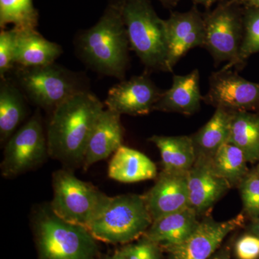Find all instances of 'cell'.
<instances>
[{
	"instance_id": "obj_33",
	"label": "cell",
	"mask_w": 259,
	"mask_h": 259,
	"mask_svg": "<svg viewBox=\"0 0 259 259\" xmlns=\"http://www.w3.org/2000/svg\"><path fill=\"white\" fill-rule=\"evenodd\" d=\"M249 233L259 237V218L251 221L249 226Z\"/></svg>"
},
{
	"instance_id": "obj_38",
	"label": "cell",
	"mask_w": 259,
	"mask_h": 259,
	"mask_svg": "<svg viewBox=\"0 0 259 259\" xmlns=\"http://www.w3.org/2000/svg\"><path fill=\"white\" fill-rule=\"evenodd\" d=\"M254 169L255 170V171L257 172V173L259 174V161H258V164H257V166H255Z\"/></svg>"
},
{
	"instance_id": "obj_36",
	"label": "cell",
	"mask_w": 259,
	"mask_h": 259,
	"mask_svg": "<svg viewBox=\"0 0 259 259\" xmlns=\"http://www.w3.org/2000/svg\"><path fill=\"white\" fill-rule=\"evenodd\" d=\"M194 4L201 5L205 8H209L211 5L214 4V3L218 1V0H192Z\"/></svg>"
},
{
	"instance_id": "obj_34",
	"label": "cell",
	"mask_w": 259,
	"mask_h": 259,
	"mask_svg": "<svg viewBox=\"0 0 259 259\" xmlns=\"http://www.w3.org/2000/svg\"><path fill=\"white\" fill-rule=\"evenodd\" d=\"M241 5L245 7H252V8H259V0H236Z\"/></svg>"
},
{
	"instance_id": "obj_32",
	"label": "cell",
	"mask_w": 259,
	"mask_h": 259,
	"mask_svg": "<svg viewBox=\"0 0 259 259\" xmlns=\"http://www.w3.org/2000/svg\"><path fill=\"white\" fill-rule=\"evenodd\" d=\"M209 259H231V251L228 247L221 248L215 252Z\"/></svg>"
},
{
	"instance_id": "obj_29",
	"label": "cell",
	"mask_w": 259,
	"mask_h": 259,
	"mask_svg": "<svg viewBox=\"0 0 259 259\" xmlns=\"http://www.w3.org/2000/svg\"><path fill=\"white\" fill-rule=\"evenodd\" d=\"M18 30L13 28L3 29L0 32V77L6 78L15 65V54Z\"/></svg>"
},
{
	"instance_id": "obj_22",
	"label": "cell",
	"mask_w": 259,
	"mask_h": 259,
	"mask_svg": "<svg viewBox=\"0 0 259 259\" xmlns=\"http://www.w3.org/2000/svg\"><path fill=\"white\" fill-rule=\"evenodd\" d=\"M161 154L163 171L187 172L196 160L195 148L191 136H155L148 139Z\"/></svg>"
},
{
	"instance_id": "obj_4",
	"label": "cell",
	"mask_w": 259,
	"mask_h": 259,
	"mask_svg": "<svg viewBox=\"0 0 259 259\" xmlns=\"http://www.w3.org/2000/svg\"><path fill=\"white\" fill-rule=\"evenodd\" d=\"M122 12L131 50L147 71L168 72L165 20L149 0H122Z\"/></svg>"
},
{
	"instance_id": "obj_15",
	"label": "cell",
	"mask_w": 259,
	"mask_h": 259,
	"mask_svg": "<svg viewBox=\"0 0 259 259\" xmlns=\"http://www.w3.org/2000/svg\"><path fill=\"white\" fill-rule=\"evenodd\" d=\"M187 172L162 171L154 185L144 194L153 221L190 207Z\"/></svg>"
},
{
	"instance_id": "obj_13",
	"label": "cell",
	"mask_w": 259,
	"mask_h": 259,
	"mask_svg": "<svg viewBox=\"0 0 259 259\" xmlns=\"http://www.w3.org/2000/svg\"><path fill=\"white\" fill-rule=\"evenodd\" d=\"M168 41V72L192 49L204 47V15L194 6L184 13H172L165 20Z\"/></svg>"
},
{
	"instance_id": "obj_16",
	"label": "cell",
	"mask_w": 259,
	"mask_h": 259,
	"mask_svg": "<svg viewBox=\"0 0 259 259\" xmlns=\"http://www.w3.org/2000/svg\"><path fill=\"white\" fill-rule=\"evenodd\" d=\"M120 117L107 108L99 116L87 147L83 170L87 171L97 162L106 159L122 146L124 128Z\"/></svg>"
},
{
	"instance_id": "obj_25",
	"label": "cell",
	"mask_w": 259,
	"mask_h": 259,
	"mask_svg": "<svg viewBox=\"0 0 259 259\" xmlns=\"http://www.w3.org/2000/svg\"><path fill=\"white\" fill-rule=\"evenodd\" d=\"M209 160L214 171L226 179L232 187L239 185L250 171L244 153L228 143L223 145Z\"/></svg>"
},
{
	"instance_id": "obj_21",
	"label": "cell",
	"mask_w": 259,
	"mask_h": 259,
	"mask_svg": "<svg viewBox=\"0 0 259 259\" xmlns=\"http://www.w3.org/2000/svg\"><path fill=\"white\" fill-rule=\"evenodd\" d=\"M27 115L26 97L15 81L0 83V143L4 146Z\"/></svg>"
},
{
	"instance_id": "obj_3",
	"label": "cell",
	"mask_w": 259,
	"mask_h": 259,
	"mask_svg": "<svg viewBox=\"0 0 259 259\" xmlns=\"http://www.w3.org/2000/svg\"><path fill=\"white\" fill-rule=\"evenodd\" d=\"M31 221L40 259H95L96 239L88 228L61 219L50 204L33 207Z\"/></svg>"
},
{
	"instance_id": "obj_20",
	"label": "cell",
	"mask_w": 259,
	"mask_h": 259,
	"mask_svg": "<svg viewBox=\"0 0 259 259\" xmlns=\"http://www.w3.org/2000/svg\"><path fill=\"white\" fill-rule=\"evenodd\" d=\"M108 177L122 183H135L158 177L157 167L144 153L122 145L110 160Z\"/></svg>"
},
{
	"instance_id": "obj_18",
	"label": "cell",
	"mask_w": 259,
	"mask_h": 259,
	"mask_svg": "<svg viewBox=\"0 0 259 259\" xmlns=\"http://www.w3.org/2000/svg\"><path fill=\"white\" fill-rule=\"evenodd\" d=\"M199 216L190 207L153 221L144 237L165 248L180 244L197 229Z\"/></svg>"
},
{
	"instance_id": "obj_31",
	"label": "cell",
	"mask_w": 259,
	"mask_h": 259,
	"mask_svg": "<svg viewBox=\"0 0 259 259\" xmlns=\"http://www.w3.org/2000/svg\"><path fill=\"white\" fill-rule=\"evenodd\" d=\"M235 250L238 259H258L259 237L250 233L243 235L237 241Z\"/></svg>"
},
{
	"instance_id": "obj_9",
	"label": "cell",
	"mask_w": 259,
	"mask_h": 259,
	"mask_svg": "<svg viewBox=\"0 0 259 259\" xmlns=\"http://www.w3.org/2000/svg\"><path fill=\"white\" fill-rule=\"evenodd\" d=\"M240 5L236 0H227L204 15V47L216 64H231L238 57L244 32Z\"/></svg>"
},
{
	"instance_id": "obj_7",
	"label": "cell",
	"mask_w": 259,
	"mask_h": 259,
	"mask_svg": "<svg viewBox=\"0 0 259 259\" xmlns=\"http://www.w3.org/2000/svg\"><path fill=\"white\" fill-rule=\"evenodd\" d=\"M52 187L54 195L49 204L56 215L88 229L110 197L66 168L53 173Z\"/></svg>"
},
{
	"instance_id": "obj_35",
	"label": "cell",
	"mask_w": 259,
	"mask_h": 259,
	"mask_svg": "<svg viewBox=\"0 0 259 259\" xmlns=\"http://www.w3.org/2000/svg\"><path fill=\"white\" fill-rule=\"evenodd\" d=\"M163 6L167 8H172L176 7L180 0H157Z\"/></svg>"
},
{
	"instance_id": "obj_10",
	"label": "cell",
	"mask_w": 259,
	"mask_h": 259,
	"mask_svg": "<svg viewBox=\"0 0 259 259\" xmlns=\"http://www.w3.org/2000/svg\"><path fill=\"white\" fill-rule=\"evenodd\" d=\"M203 101L229 111H254L259 109V83L244 79L231 69H221L209 77Z\"/></svg>"
},
{
	"instance_id": "obj_14",
	"label": "cell",
	"mask_w": 259,
	"mask_h": 259,
	"mask_svg": "<svg viewBox=\"0 0 259 259\" xmlns=\"http://www.w3.org/2000/svg\"><path fill=\"white\" fill-rule=\"evenodd\" d=\"M190 207L200 216L208 214L223 196L232 188L231 184L214 171L208 158L197 157L187 172Z\"/></svg>"
},
{
	"instance_id": "obj_12",
	"label": "cell",
	"mask_w": 259,
	"mask_h": 259,
	"mask_svg": "<svg viewBox=\"0 0 259 259\" xmlns=\"http://www.w3.org/2000/svg\"><path fill=\"white\" fill-rule=\"evenodd\" d=\"M162 93L146 73L122 80L112 87L107 93L105 105L120 115H146L153 111Z\"/></svg>"
},
{
	"instance_id": "obj_17",
	"label": "cell",
	"mask_w": 259,
	"mask_h": 259,
	"mask_svg": "<svg viewBox=\"0 0 259 259\" xmlns=\"http://www.w3.org/2000/svg\"><path fill=\"white\" fill-rule=\"evenodd\" d=\"M203 98L199 86V70L194 69L187 74L174 75L171 88L163 92L153 111L192 115L199 111Z\"/></svg>"
},
{
	"instance_id": "obj_2",
	"label": "cell",
	"mask_w": 259,
	"mask_h": 259,
	"mask_svg": "<svg viewBox=\"0 0 259 259\" xmlns=\"http://www.w3.org/2000/svg\"><path fill=\"white\" fill-rule=\"evenodd\" d=\"M122 5V0H111L97 23L76 40L78 56L88 67L121 81L128 67L131 49Z\"/></svg>"
},
{
	"instance_id": "obj_19",
	"label": "cell",
	"mask_w": 259,
	"mask_h": 259,
	"mask_svg": "<svg viewBox=\"0 0 259 259\" xmlns=\"http://www.w3.org/2000/svg\"><path fill=\"white\" fill-rule=\"evenodd\" d=\"M17 30L15 63L18 66L35 67L54 64L62 54L59 44L47 40L36 29Z\"/></svg>"
},
{
	"instance_id": "obj_23",
	"label": "cell",
	"mask_w": 259,
	"mask_h": 259,
	"mask_svg": "<svg viewBox=\"0 0 259 259\" xmlns=\"http://www.w3.org/2000/svg\"><path fill=\"white\" fill-rule=\"evenodd\" d=\"M232 112L226 109L216 108L208 122L191 136L197 158L209 159L223 145L228 143Z\"/></svg>"
},
{
	"instance_id": "obj_1",
	"label": "cell",
	"mask_w": 259,
	"mask_h": 259,
	"mask_svg": "<svg viewBox=\"0 0 259 259\" xmlns=\"http://www.w3.org/2000/svg\"><path fill=\"white\" fill-rule=\"evenodd\" d=\"M104 109L105 104L89 90L56 107L46 129L50 158L72 171L82 167L90 136Z\"/></svg>"
},
{
	"instance_id": "obj_37",
	"label": "cell",
	"mask_w": 259,
	"mask_h": 259,
	"mask_svg": "<svg viewBox=\"0 0 259 259\" xmlns=\"http://www.w3.org/2000/svg\"><path fill=\"white\" fill-rule=\"evenodd\" d=\"M105 259H128L126 257V255L122 253V250L116 252L115 254L111 255V256L106 257Z\"/></svg>"
},
{
	"instance_id": "obj_24",
	"label": "cell",
	"mask_w": 259,
	"mask_h": 259,
	"mask_svg": "<svg viewBox=\"0 0 259 259\" xmlns=\"http://www.w3.org/2000/svg\"><path fill=\"white\" fill-rule=\"evenodd\" d=\"M228 144L244 153L248 163L259 161V114L249 111L232 112Z\"/></svg>"
},
{
	"instance_id": "obj_11",
	"label": "cell",
	"mask_w": 259,
	"mask_h": 259,
	"mask_svg": "<svg viewBox=\"0 0 259 259\" xmlns=\"http://www.w3.org/2000/svg\"><path fill=\"white\" fill-rule=\"evenodd\" d=\"M245 217L239 214L226 221H216L204 216L197 229L180 244L165 248L168 259H209L232 232L244 225Z\"/></svg>"
},
{
	"instance_id": "obj_26",
	"label": "cell",
	"mask_w": 259,
	"mask_h": 259,
	"mask_svg": "<svg viewBox=\"0 0 259 259\" xmlns=\"http://www.w3.org/2000/svg\"><path fill=\"white\" fill-rule=\"evenodd\" d=\"M38 17L33 0H0L2 30L9 24H13V28L19 30L36 29Z\"/></svg>"
},
{
	"instance_id": "obj_27",
	"label": "cell",
	"mask_w": 259,
	"mask_h": 259,
	"mask_svg": "<svg viewBox=\"0 0 259 259\" xmlns=\"http://www.w3.org/2000/svg\"><path fill=\"white\" fill-rule=\"evenodd\" d=\"M243 40L238 57L231 64H226L223 69H241L245 61L259 52V8L245 7L243 10Z\"/></svg>"
},
{
	"instance_id": "obj_5",
	"label": "cell",
	"mask_w": 259,
	"mask_h": 259,
	"mask_svg": "<svg viewBox=\"0 0 259 259\" xmlns=\"http://www.w3.org/2000/svg\"><path fill=\"white\" fill-rule=\"evenodd\" d=\"M152 223L144 194H125L109 197L88 230L97 241L127 243L144 236Z\"/></svg>"
},
{
	"instance_id": "obj_28",
	"label": "cell",
	"mask_w": 259,
	"mask_h": 259,
	"mask_svg": "<svg viewBox=\"0 0 259 259\" xmlns=\"http://www.w3.org/2000/svg\"><path fill=\"white\" fill-rule=\"evenodd\" d=\"M243 211L251 221L259 218V174L249 171L238 186Z\"/></svg>"
},
{
	"instance_id": "obj_6",
	"label": "cell",
	"mask_w": 259,
	"mask_h": 259,
	"mask_svg": "<svg viewBox=\"0 0 259 259\" xmlns=\"http://www.w3.org/2000/svg\"><path fill=\"white\" fill-rule=\"evenodd\" d=\"M15 82L29 101L50 113L70 97L88 90L82 74L55 63L35 67L18 66Z\"/></svg>"
},
{
	"instance_id": "obj_8",
	"label": "cell",
	"mask_w": 259,
	"mask_h": 259,
	"mask_svg": "<svg viewBox=\"0 0 259 259\" xmlns=\"http://www.w3.org/2000/svg\"><path fill=\"white\" fill-rule=\"evenodd\" d=\"M49 156L47 130L40 109L5 145L0 164L2 176L13 179L41 166Z\"/></svg>"
},
{
	"instance_id": "obj_30",
	"label": "cell",
	"mask_w": 259,
	"mask_h": 259,
	"mask_svg": "<svg viewBox=\"0 0 259 259\" xmlns=\"http://www.w3.org/2000/svg\"><path fill=\"white\" fill-rule=\"evenodd\" d=\"M136 244L128 245L122 248V253L128 259H160V246L154 242L143 236Z\"/></svg>"
}]
</instances>
